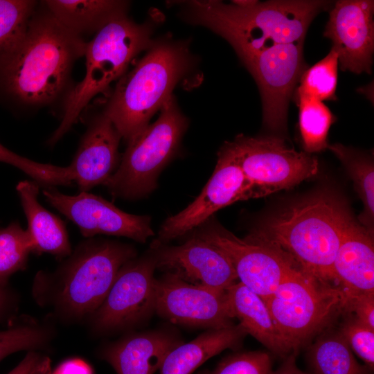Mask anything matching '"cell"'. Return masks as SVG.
Instances as JSON below:
<instances>
[{
  "instance_id": "obj_6",
  "label": "cell",
  "mask_w": 374,
  "mask_h": 374,
  "mask_svg": "<svg viewBox=\"0 0 374 374\" xmlns=\"http://www.w3.org/2000/svg\"><path fill=\"white\" fill-rule=\"evenodd\" d=\"M154 26V19L136 24L123 15L96 32L86 45L84 77L68 93L60 124L48 141L50 145L69 130L94 96L125 73L133 58L151 46Z\"/></svg>"
},
{
  "instance_id": "obj_28",
  "label": "cell",
  "mask_w": 374,
  "mask_h": 374,
  "mask_svg": "<svg viewBox=\"0 0 374 374\" xmlns=\"http://www.w3.org/2000/svg\"><path fill=\"white\" fill-rule=\"evenodd\" d=\"M37 1L0 0V60L24 38Z\"/></svg>"
},
{
  "instance_id": "obj_20",
  "label": "cell",
  "mask_w": 374,
  "mask_h": 374,
  "mask_svg": "<svg viewBox=\"0 0 374 374\" xmlns=\"http://www.w3.org/2000/svg\"><path fill=\"white\" fill-rule=\"evenodd\" d=\"M180 344L177 337L166 332L138 333L108 344L100 355L117 374H153L160 369L167 354Z\"/></svg>"
},
{
  "instance_id": "obj_31",
  "label": "cell",
  "mask_w": 374,
  "mask_h": 374,
  "mask_svg": "<svg viewBox=\"0 0 374 374\" xmlns=\"http://www.w3.org/2000/svg\"><path fill=\"white\" fill-rule=\"evenodd\" d=\"M53 337L52 330L35 321H23L0 331V361L21 350L46 348Z\"/></svg>"
},
{
  "instance_id": "obj_26",
  "label": "cell",
  "mask_w": 374,
  "mask_h": 374,
  "mask_svg": "<svg viewBox=\"0 0 374 374\" xmlns=\"http://www.w3.org/2000/svg\"><path fill=\"white\" fill-rule=\"evenodd\" d=\"M308 361L312 374H368L339 331L320 336L310 349Z\"/></svg>"
},
{
  "instance_id": "obj_17",
  "label": "cell",
  "mask_w": 374,
  "mask_h": 374,
  "mask_svg": "<svg viewBox=\"0 0 374 374\" xmlns=\"http://www.w3.org/2000/svg\"><path fill=\"white\" fill-rule=\"evenodd\" d=\"M154 259L156 268L197 286L226 291L238 280L226 256L194 234L181 245L160 249Z\"/></svg>"
},
{
  "instance_id": "obj_14",
  "label": "cell",
  "mask_w": 374,
  "mask_h": 374,
  "mask_svg": "<svg viewBox=\"0 0 374 374\" xmlns=\"http://www.w3.org/2000/svg\"><path fill=\"white\" fill-rule=\"evenodd\" d=\"M172 323L220 329L233 325L226 291L188 283L166 274L155 279V310Z\"/></svg>"
},
{
  "instance_id": "obj_29",
  "label": "cell",
  "mask_w": 374,
  "mask_h": 374,
  "mask_svg": "<svg viewBox=\"0 0 374 374\" xmlns=\"http://www.w3.org/2000/svg\"><path fill=\"white\" fill-rule=\"evenodd\" d=\"M30 252V236L18 222L0 229V286L4 287L12 274L25 269Z\"/></svg>"
},
{
  "instance_id": "obj_30",
  "label": "cell",
  "mask_w": 374,
  "mask_h": 374,
  "mask_svg": "<svg viewBox=\"0 0 374 374\" xmlns=\"http://www.w3.org/2000/svg\"><path fill=\"white\" fill-rule=\"evenodd\" d=\"M338 64V55L332 48L324 58L304 71L295 96H305L320 101L336 100Z\"/></svg>"
},
{
  "instance_id": "obj_36",
  "label": "cell",
  "mask_w": 374,
  "mask_h": 374,
  "mask_svg": "<svg viewBox=\"0 0 374 374\" xmlns=\"http://www.w3.org/2000/svg\"><path fill=\"white\" fill-rule=\"evenodd\" d=\"M48 369V359L36 350H30L8 374H47Z\"/></svg>"
},
{
  "instance_id": "obj_33",
  "label": "cell",
  "mask_w": 374,
  "mask_h": 374,
  "mask_svg": "<svg viewBox=\"0 0 374 374\" xmlns=\"http://www.w3.org/2000/svg\"><path fill=\"white\" fill-rule=\"evenodd\" d=\"M271 357L263 351L237 353L223 359L211 371L199 374H269Z\"/></svg>"
},
{
  "instance_id": "obj_24",
  "label": "cell",
  "mask_w": 374,
  "mask_h": 374,
  "mask_svg": "<svg viewBox=\"0 0 374 374\" xmlns=\"http://www.w3.org/2000/svg\"><path fill=\"white\" fill-rule=\"evenodd\" d=\"M46 8L65 28L82 37L98 31L109 21L126 15L129 3L107 0H48Z\"/></svg>"
},
{
  "instance_id": "obj_12",
  "label": "cell",
  "mask_w": 374,
  "mask_h": 374,
  "mask_svg": "<svg viewBox=\"0 0 374 374\" xmlns=\"http://www.w3.org/2000/svg\"><path fill=\"white\" fill-rule=\"evenodd\" d=\"M258 197L235 154L226 142L217 154L210 179L200 195L186 208L167 218L159 231L160 242H168L197 229L217 211L236 202Z\"/></svg>"
},
{
  "instance_id": "obj_23",
  "label": "cell",
  "mask_w": 374,
  "mask_h": 374,
  "mask_svg": "<svg viewBox=\"0 0 374 374\" xmlns=\"http://www.w3.org/2000/svg\"><path fill=\"white\" fill-rule=\"evenodd\" d=\"M247 335L240 323L208 330L172 348L162 363L160 374H192L211 357L227 348H238Z\"/></svg>"
},
{
  "instance_id": "obj_13",
  "label": "cell",
  "mask_w": 374,
  "mask_h": 374,
  "mask_svg": "<svg viewBox=\"0 0 374 374\" xmlns=\"http://www.w3.org/2000/svg\"><path fill=\"white\" fill-rule=\"evenodd\" d=\"M156 262L132 259L119 270L106 298L89 317L97 332L132 327L155 310Z\"/></svg>"
},
{
  "instance_id": "obj_18",
  "label": "cell",
  "mask_w": 374,
  "mask_h": 374,
  "mask_svg": "<svg viewBox=\"0 0 374 374\" xmlns=\"http://www.w3.org/2000/svg\"><path fill=\"white\" fill-rule=\"evenodd\" d=\"M121 139L112 122L103 112L92 119L69 166L80 192H88L97 185H103L114 174L121 160Z\"/></svg>"
},
{
  "instance_id": "obj_16",
  "label": "cell",
  "mask_w": 374,
  "mask_h": 374,
  "mask_svg": "<svg viewBox=\"0 0 374 374\" xmlns=\"http://www.w3.org/2000/svg\"><path fill=\"white\" fill-rule=\"evenodd\" d=\"M374 1L341 0L330 12L323 36L332 42L343 71L372 72Z\"/></svg>"
},
{
  "instance_id": "obj_5",
  "label": "cell",
  "mask_w": 374,
  "mask_h": 374,
  "mask_svg": "<svg viewBox=\"0 0 374 374\" xmlns=\"http://www.w3.org/2000/svg\"><path fill=\"white\" fill-rule=\"evenodd\" d=\"M131 246L111 240L81 242L53 276H37L52 305L71 320L90 317L109 293L121 268L134 258Z\"/></svg>"
},
{
  "instance_id": "obj_27",
  "label": "cell",
  "mask_w": 374,
  "mask_h": 374,
  "mask_svg": "<svg viewBox=\"0 0 374 374\" xmlns=\"http://www.w3.org/2000/svg\"><path fill=\"white\" fill-rule=\"evenodd\" d=\"M299 107V126L305 152H319L328 148V135L335 116L322 101L294 96Z\"/></svg>"
},
{
  "instance_id": "obj_38",
  "label": "cell",
  "mask_w": 374,
  "mask_h": 374,
  "mask_svg": "<svg viewBox=\"0 0 374 374\" xmlns=\"http://www.w3.org/2000/svg\"><path fill=\"white\" fill-rule=\"evenodd\" d=\"M297 353L290 354L284 359L281 366L276 371H272L269 374H312L299 369L296 364Z\"/></svg>"
},
{
  "instance_id": "obj_22",
  "label": "cell",
  "mask_w": 374,
  "mask_h": 374,
  "mask_svg": "<svg viewBox=\"0 0 374 374\" xmlns=\"http://www.w3.org/2000/svg\"><path fill=\"white\" fill-rule=\"evenodd\" d=\"M39 185L34 181H19L16 189L28 221L33 252L48 253L63 258L72 253L64 222L43 207L37 196Z\"/></svg>"
},
{
  "instance_id": "obj_37",
  "label": "cell",
  "mask_w": 374,
  "mask_h": 374,
  "mask_svg": "<svg viewBox=\"0 0 374 374\" xmlns=\"http://www.w3.org/2000/svg\"><path fill=\"white\" fill-rule=\"evenodd\" d=\"M54 374H91V371L84 362L73 360L63 364Z\"/></svg>"
},
{
  "instance_id": "obj_21",
  "label": "cell",
  "mask_w": 374,
  "mask_h": 374,
  "mask_svg": "<svg viewBox=\"0 0 374 374\" xmlns=\"http://www.w3.org/2000/svg\"><path fill=\"white\" fill-rule=\"evenodd\" d=\"M233 318L274 354L285 359L297 353L277 328L264 301L242 283L226 290Z\"/></svg>"
},
{
  "instance_id": "obj_35",
  "label": "cell",
  "mask_w": 374,
  "mask_h": 374,
  "mask_svg": "<svg viewBox=\"0 0 374 374\" xmlns=\"http://www.w3.org/2000/svg\"><path fill=\"white\" fill-rule=\"evenodd\" d=\"M344 312H353L359 321L374 330V292L344 297Z\"/></svg>"
},
{
  "instance_id": "obj_25",
  "label": "cell",
  "mask_w": 374,
  "mask_h": 374,
  "mask_svg": "<svg viewBox=\"0 0 374 374\" xmlns=\"http://www.w3.org/2000/svg\"><path fill=\"white\" fill-rule=\"evenodd\" d=\"M328 148L339 159L354 182L356 192L363 203L359 223L373 232L374 165L365 153L341 143L328 145Z\"/></svg>"
},
{
  "instance_id": "obj_39",
  "label": "cell",
  "mask_w": 374,
  "mask_h": 374,
  "mask_svg": "<svg viewBox=\"0 0 374 374\" xmlns=\"http://www.w3.org/2000/svg\"><path fill=\"white\" fill-rule=\"evenodd\" d=\"M12 299L8 291L4 287L0 286V319L9 310Z\"/></svg>"
},
{
  "instance_id": "obj_11",
  "label": "cell",
  "mask_w": 374,
  "mask_h": 374,
  "mask_svg": "<svg viewBox=\"0 0 374 374\" xmlns=\"http://www.w3.org/2000/svg\"><path fill=\"white\" fill-rule=\"evenodd\" d=\"M303 46V42L278 44L240 58L258 86L263 123L272 132L287 130L289 101L306 69Z\"/></svg>"
},
{
  "instance_id": "obj_10",
  "label": "cell",
  "mask_w": 374,
  "mask_h": 374,
  "mask_svg": "<svg viewBox=\"0 0 374 374\" xmlns=\"http://www.w3.org/2000/svg\"><path fill=\"white\" fill-rule=\"evenodd\" d=\"M210 219L195 229L194 235L220 250L229 259L239 281L262 300L301 269L277 247L248 237L240 239Z\"/></svg>"
},
{
  "instance_id": "obj_8",
  "label": "cell",
  "mask_w": 374,
  "mask_h": 374,
  "mask_svg": "<svg viewBox=\"0 0 374 374\" xmlns=\"http://www.w3.org/2000/svg\"><path fill=\"white\" fill-rule=\"evenodd\" d=\"M263 301L277 328L296 351L344 312L341 290L302 269Z\"/></svg>"
},
{
  "instance_id": "obj_9",
  "label": "cell",
  "mask_w": 374,
  "mask_h": 374,
  "mask_svg": "<svg viewBox=\"0 0 374 374\" xmlns=\"http://www.w3.org/2000/svg\"><path fill=\"white\" fill-rule=\"evenodd\" d=\"M229 143L258 197L292 188L318 172L314 157L296 151L280 136L241 134Z\"/></svg>"
},
{
  "instance_id": "obj_34",
  "label": "cell",
  "mask_w": 374,
  "mask_h": 374,
  "mask_svg": "<svg viewBox=\"0 0 374 374\" xmlns=\"http://www.w3.org/2000/svg\"><path fill=\"white\" fill-rule=\"evenodd\" d=\"M339 332L352 349L370 369L374 364V330L353 317L347 319Z\"/></svg>"
},
{
  "instance_id": "obj_2",
  "label": "cell",
  "mask_w": 374,
  "mask_h": 374,
  "mask_svg": "<svg viewBox=\"0 0 374 374\" xmlns=\"http://www.w3.org/2000/svg\"><path fill=\"white\" fill-rule=\"evenodd\" d=\"M350 215L337 195L317 191L278 210L247 237L277 247L304 271L333 285V262Z\"/></svg>"
},
{
  "instance_id": "obj_1",
  "label": "cell",
  "mask_w": 374,
  "mask_h": 374,
  "mask_svg": "<svg viewBox=\"0 0 374 374\" xmlns=\"http://www.w3.org/2000/svg\"><path fill=\"white\" fill-rule=\"evenodd\" d=\"M87 42L46 8L34 13L19 44L0 60V89L26 106H42L66 89L75 62Z\"/></svg>"
},
{
  "instance_id": "obj_7",
  "label": "cell",
  "mask_w": 374,
  "mask_h": 374,
  "mask_svg": "<svg viewBox=\"0 0 374 374\" xmlns=\"http://www.w3.org/2000/svg\"><path fill=\"white\" fill-rule=\"evenodd\" d=\"M187 125L172 96L156 121L127 141L117 169L103 185L113 196L124 199L152 192L161 171L177 152Z\"/></svg>"
},
{
  "instance_id": "obj_32",
  "label": "cell",
  "mask_w": 374,
  "mask_h": 374,
  "mask_svg": "<svg viewBox=\"0 0 374 374\" xmlns=\"http://www.w3.org/2000/svg\"><path fill=\"white\" fill-rule=\"evenodd\" d=\"M0 162L6 163L21 170L30 177L39 186H68L74 183L69 168L41 163L21 157L0 143Z\"/></svg>"
},
{
  "instance_id": "obj_15",
  "label": "cell",
  "mask_w": 374,
  "mask_h": 374,
  "mask_svg": "<svg viewBox=\"0 0 374 374\" xmlns=\"http://www.w3.org/2000/svg\"><path fill=\"white\" fill-rule=\"evenodd\" d=\"M46 200L75 223L86 238L106 234L145 242L153 235L148 215L125 213L100 196L88 192L67 195L55 187L44 188Z\"/></svg>"
},
{
  "instance_id": "obj_19",
  "label": "cell",
  "mask_w": 374,
  "mask_h": 374,
  "mask_svg": "<svg viewBox=\"0 0 374 374\" xmlns=\"http://www.w3.org/2000/svg\"><path fill=\"white\" fill-rule=\"evenodd\" d=\"M335 285L343 298L374 292L373 232L350 215L333 262Z\"/></svg>"
},
{
  "instance_id": "obj_3",
  "label": "cell",
  "mask_w": 374,
  "mask_h": 374,
  "mask_svg": "<svg viewBox=\"0 0 374 374\" xmlns=\"http://www.w3.org/2000/svg\"><path fill=\"white\" fill-rule=\"evenodd\" d=\"M331 2L280 0L240 6L220 1H191L182 15L224 38L240 58L278 44L304 42L313 19Z\"/></svg>"
},
{
  "instance_id": "obj_4",
  "label": "cell",
  "mask_w": 374,
  "mask_h": 374,
  "mask_svg": "<svg viewBox=\"0 0 374 374\" xmlns=\"http://www.w3.org/2000/svg\"><path fill=\"white\" fill-rule=\"evenodd\" d=\"M193 64L186 42L164 38L152 43L136 66L118 80L103 112L121 138L128 141L149 125Z\"/></svg>"
}]
</instances>
